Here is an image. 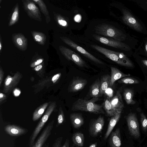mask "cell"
<instances>
[{
    "instance_id": "obj_1",
    "label": "cell",
    "mask_w": 147,
    "mask_h": 147,
    "mask_svg": "<svg viewBox=\"0 0 147 147\" xmlns=\"http://www.w3.org/2000/svg\"><path fill=\"white\" fill-rule=\"evenodd\" d=\"M99 100V98L95 97L89 100L79 98L73 104L71 110L88 112L96 114H104L102 106L95 103Z\"/></svg>"
},
{
    "instance_id": "obj_2",
    "label": "cell",
    "mask_w": 147,
    "mask_h": 147,
    "mask_svg": "<svg viewBox=\"0 0 147 147\" xmlns=\"http://www.w3.org/2000/svg\"><path fill=\"white\" fill-rule=\"evenodd\" d=\"M95 34L110 38L121 42L124 40L126 36L120 30L109 23H102L94 28Z\"/></svg>"
},
{
    "instance_id": "obj_3",
    "label": "cell",
    "mask_w": 147,
    "mask_h": 147,
    "mask_svg": "<svg viewBox=\"0 0 147 147\" xmlns=\"http://www.w3.org/2000/svg\"><path fill=\"white\" fill-rule=\"evenodd\" d=\"M56 107V104L55 102H52L50 105L44 115L37 124L30 137L28 143L29 147H31L34 144L36 138L44 126Z\"/></svg>"
},
{
    "instance_id": "obj_4",
    "label": "cell",
    "mask_w": 147,
    "mask_h": 147,
    "mask_svg": "<svg viewBox=\"0 0 147 147\" xmlns=\"http://www.w3.org/2000/svg\"><path fill=\"white\" fill-rule=\"evenodd\" d=\"M60 38L66 44L90 60L97 64H104L103 62L96 58L69 38L66 37H61Z\"/></svg>"
},
{
    "instance_id": "obj_5",
    "label": "cell",
    "mask_w": 147,
    "mask_h": 147,
    "mask_svg": "<svg viewBox=\"0 0 147 147\" xmlns=\"http://www.w3.org/2000/svg\"><path fill=\"white\" fill-rule=\"evenodd\" d=\"M126 121L130 135L136 139L139 138L140 136L139 126L136 113H129L126 117Z\"/></svg>"
},
{
    "instance_id": "obj_6",
    "label": "cell",
    "mask_w": 147,
    "mask_h": 147,
    "mask_svg": "<svg viewBox=\"0 0 147 147\" xmlns=\"http://www.w3.org/2000/svg\"><path fill=\"white\" fill-rule=\"evenodd\" d=\"M92 36L93 38L96 41L107 46L125 51H128L131 49L130 47L127 44L112 38L95 34H93Z\"/></svg>"
},
{
    "instance_id": "obj_7",
    "label": "cell",
    "mask_w": 147,
    "mask_h": 147,
    "mask_svg": "<svg viewBox=\"0 0 147 147\" xmlns=\"http://www.w3.org/2000/svg\"><path fill=\"white\" fill-rule=\"evenodd\" d=\"M24 10L31 18L41 22L42 18L40 10L32 0L22 1Z\"/></svg>"
},
{
    "instance_id": "obj_8",
    "label": "cell",
    "mask_w": 147,
    "mask_h": 147,
    "mask_svg": "<svg viewBox=\"0 0 147 147\" xmlns=\"http://www.w3.org/2000/svg\"><path fill=\"white\" fill-rule=\"evenodd\" d=\"M59 49L61 53L68 60L72 61L79 67H87L85 61L74 51L63 46H60Z\"/></svg>"
},
{
    "instance_id": "obj_9",
    "label": "cell",
    "mask_w": 147,
    "mask_h": 147,
    "mask_svg": "<svg viewBox=\"0 0 147 147\" xmlns=\"http://www.w3.org/2000/svg\"><path fill=\"white\" fill-rule=\"evenodd\" d=\"M90 46L92 48L107 57L117 64L123 66L131 67L128 64L121 59L115 53L114 51L95 45H91Z\"/></svg>"
},
{
    "instance_id": "obj_10",
    "label": "cell",
    "mask_w": 147,
    "mask_h": 147,
    "mask_svg": "<svg viewBox=\"0 0 147 147\" xmlns=\"http://www.w3.org/2000/svg\"><path fill=\"white\" fill-rule=\"evenodd\" d=\"M54 123L53 120L48 124L31 147H43L51 134Z\"/></svg>"
},
{
    "instance_id": "obj_11",
    "label": "cell",
    "mask_w": 147,
    "mask_h": 147,
    "mask_svg": "<svg viewBox=\"0 0 147 147\" xmlns=\"http://www.w3.org/2000/svg\"><path fill=\"white\" fill-rule=\"evenodd\" d=\"M104 117L99 116L96 119H93L90 122L89 127L90 135L93 137L98 136L102 132L105 124Z\"/></svg>"
},
{
    "instance_id": "obj_12",
    "label": "cell",
    "mask_w": 147,
    "mask_h": 147,
    "mask_svg": "<svg viewBox=\"0 0 147 147\" xmlns=\"http://www.w3.org/2000/svg\"><path fill=\"white\" fill-rule=\"evenodd\" d=\"M122 20L123 22L133 29L139 32H141L142 28L139 22L127 10L123 9Z\"/></svg>"
},
{
    "instance_id": "obj_13",
    "label": "cell",
    "mask_w": 147,
    "mask_h": 147,
    "mask_svg": "<svg viewBox=\"0 0 147 147\" xmlns=\"http://www.w3.org/2000/svg\"><path fill=\"white\" fill-rule=\"evenodd\" d=\"M5 131L11 136H18L25 135L28 132L26 128L14 125H7L4 127Z\"/></svg>"
},
{
    "instance_id": "obj_14",
    "label": "cell",
    "mask_w": 147,
    "mask_h": 147,
    "mask_svg": "<svg viewBox=\"0 0 147 147\" xmlns=\"http://www.w3.org/2000/svg\"><path fill=\"white\" fill-rule=\"evenodd\" d=\"M12 38L14 44L19 50L24 51L27 49V40L22 34H14L12 35Z\"/></svg>"
},
{
    "instance_id": "obj_15",
    "label": "cell",
    "mask_w": 147,
    "mask_h": 147,
    "mask_svg": "<svg viewBox=\"0 0 147 147\" xmlns=\"http://www.w3.org/2000/svg\"><path fill=\"white\" fill-rule=\"evenodd\" d=\"M87 83L85 79L79 78L74 79L69 86L68 91L70 92L79 91L84 87Z\"/></svg>"
},
{
    "instance_id": "obj_16",
    "label": "cell",
    "mask_w": 147,
    "mask_h": 147,
    "mask_svg": "<svg viewBox=\"0 0 147 147\" xmlns=\"http://www.w3.org/2000/svg\"><path fill=\"white\" fill-rule=\"evenodd\" d=\"M109 142L110 147H120L121 141L120 129L117 128L110 134Z\"/></svg>"
},
{
    "instance_id": "obj_17",
    "label": "cell",
    "mask_w": 147,
    "mask_h": 147,
    "mask_svg": "<svg viewBox=\"0 0 147 147\" xmlns=\"http://www.w3.org/2000/svg\"><path fill=\"white\" fill-rule=\"evenodd\" d=\"M113 108L117 111H122L124 105L120 91L118 90L116 94L110 100Z\"/></svg>"
},
{
    "instance_id": "obj_18",
    "label": "cell",
    "mask_w": 147,
    "mask_h": 147,
    "mask_svg": "<svg viewBox=\"0 0 147 147\" xmlns=\"http://www.w3.org/2000/svg\"><path fill=\"white\" fill-rule=\"evenodd\" d=\"M122 111H117L115 114L112 116L109 122L107 129L104 135V139L106 140L110 134L112 130L119 121L121 113Z\"/></svg>"
},
{
    "instance_id": "obj_19",
    "label": "cell",
    "mask_w": 147,
    "mask_h": 147,
    "mask_svg": "<svg viewBox=\"0 0 147 147\" xmlns=\"http://www.w3.org/2000/svg\"><path fill=\"white\" fill-rule=\"evenodd\" d=\"M20 74L18 73L16 74L13 77L9 75L8 76L5 81L3 91L6 92H8L11 89H12L18 82L20 78Z\"/></svg>"
},
{
    "instance_id": "obj_20",
    "label": "cell",
    "mask_w": 147,
    "mask_h": 147,
    "mask_svg": "<svg viewBox=\"0 0 147 147\" xmlns=\"http://www.w3.org/2000/svg\"><path fill=\"white\" fill-rule=\"evenodd\" d=\"M69 117L72 125L76 129L80 128L84 123V119L81 113H71Z\"/></svg>"
},
{
    "instance_id": "obj_21",
    "label": "cell",
    "mask_w": 147,
    "mask_h": 147,
    "mask_svg": "<svg viewBox=\"0 0 147 147\" xmlns=\"http://www.w3.org/2000/svg\"><path fill=\"white\" fill-rule=\"evenodd\" d=\"M111 76L110 87L112 86L117 80L122 78L130 76L129 74L123 73L116 67H111Z\"/></svg>"
},
{
    "instance_id": "obj_22",
    "label": "cell",
    "mask_w": 147,
    "mask_h": 147,
    "mask_svg": "<svg viewBox=\"0 0 147 147\" xmlns=\"http://www.w3.org/2000/svg\"><path fill=\"white\" fill-rule=\"evenodd\" d=\"M111 76L109 75L103 76L101 78L100 85V96H102L110 87Z\"/></svg>"
},
{
    "instance_id": "obj_23",
    "label": "cell",
    "mask_w": 147,
    "mask_h": 147,
    "mask_svg": "<svg viewBox=\"0 0 147 147\" xmlns=\"http://www.w3.org/2000/svg\"><path fill=\"white\" fill-rule=\"evenodd\" d=\"M100 81L99 78L97 79L91 86L90 94L91 97L99 98L100 96Z\"/></svg>"
},
{
    "instance_id": "obj_24",
    "label": "cell",
    "mask_w": 147,
    "mask_h": 147,
    "mask_svg": "<svg viewBox=\"0 0 147 147\" xmlns=\"http://www.w3.org/2000/svg\"><path fill=\"white\" fill-rule=\"evenodd\" d=\"M32 1L38 5L41 12L45 17L47 23L48 24L51 21V18L46 4L42 0H32Z\"/></svg>"
},
{
    "instance_id": "obj_25",
    "label": "cell",
    "mask_w": 147,
    "mask_h": 147,
    "mask_svg": "<svg viewBox=\"0 0 147 147\" xmlns=\"http://www.w3.org/2000/svg\"><path fill=\"white\" fill-rule=\"evenodd\" d=\"M123 95L126 103L129 105H133L136 103L133 99L134 96L133 90L130 88H126L123 90Z\"/></svg>"
},
{
    "instance_id": "obj_26",
    "label": "cell",
    "mask_w": 147,
    "mask_h": 147,
    "mask_svg": "<svg viewBox=\"0 0 147 147\" xmlns=\"http://www.w3.org/2000/svg\"><path fill=\"white\" fill-rule=\"evenodd\" d=\"M102 106L107 115L109 116L112 117L117 112L113 108L110 102V99L108 96L104 99Z\"/></svg>"
},
{
    "instance_id": "obj_27",
    "label": "cell",
    "mask_w": 147,
    "mask_h": 147,
    "mask_svg": "<svg viewBox=\"0 0 147 147\" xmlns=\"http://www.w3.org/2000/svg\"><path fill=\"white\" fill-rule=\"evenodd\" d=\"M72 141L75 145L79 147H82L84 144V134L80 132L74 133L72 137Z\"/></svg>"
},
{
    "instance_id": "obj_28",
    "label": "cell",
    "mask_w": 147,
    "mask_h": 147,
    "mask_svg": "<svg viewBox=\"0 0 147 147\" xmlns=\"http://www.w3.org/2000/svg\"><path fill=\"white\" fill-rule=\"evenodd\" d=\"M31 33L34 40L38 43L41 45H45L46 36L44 34L36 31H31Z\"/></svg>"
},
{
    "instance_id": "obj_29",
    "label": "cell",
    "mask_w": 147,
    "mask_h": 147,
    "mask_svg": "<svg viewBox=\"0 0 147 147\" xmlns=\"http://www.w3.org/2000/svg\"><path fill=\"white\" fill-rule=\"evenodd\" d=\"M48 104V102H46L36 109L33 115L32 120L33 121H36L41 117L47 107Z\"/></svg>"
},
{
    "instance_id": "obj_30",
    "label": "cell",
    "mask_w": 147,
    "mask_h": 147,
    "mask_svg": "<svg viewBox=\"0 0 147 147\" xmlns=\"http://www.w3.org/2000/svg\"><path fill=\"white\" fill-rule=\"evenodd\" d=\"M19 17V5L17 3L15 6L13 13L11 15L9 26H11L16 23L18 21Z\"/></svg>"
},
{
    "instance_id": "obj_31",
    "label": "cell",
    "mask_w": 147,
    "mask_h": 147,
    "mask_svg": "<svg viewBox=\"0 0 147 147\" xmlns=\"http://www.w3.org/2000/svg\"><path fill=\"white\" fill-rule=\"evenodd\" d=\"M118 82L120 84H136L140 83L139 81L136 79L129 76L120 79Z\"/></svg>"
},
{
    "instance_id": "obj_32",
    "label": "cell",
    "mask_w": 147,
    "mask_h": 147,
    "mask_svg": "<svg viewBox=\"0 0 147 147\" xmlns=\"http://www.w3.org/2000/svg\"><path fill=\"white\" fill-rule=\"evenodd\" d=\"M65 117L62 108L60 107L59 108L57 122L56 125V127H57L63 124L65 122Z\"/></svg>"
},
{
    "instance_id": "obj_33",
    "label": "cell",
    "mask_w": 147,
    "mask_h": 147,
    "mask_svg": "<svg viewBox=\"0 0 147 147\" xmlns=\"http://www.w3.org/2000/svg\"><path fill=\"white\" fill-rule=\"evenodd\" d=\"M54 15L55 20L59 25L63 27L67 26V22L63 16L58 14L54 13Z\"/></svg>"
},
{
    "instance_id": "obj_34",
    "label": "cell",
    "mask_w": 147,
    "mask_h": 147,
    "mask_svg": "<svg viewBox=\"0 0 147 147\" xmlns=\"http://www.w3.org/2000/svg\"><path fill=\"white\" fill-rule=\"evenodd\" d=\"M140 121L142 129L144 132L147 130V118L143 113L140 114Z\"/></svg>"
},
{
    "instance_id": "obj_35",
    "label": "cell",
    "mask_w": 147,
    "mask_h": 147,
    "mask_svg": "<svg viewBox=\"0 0 147 147\" xmlns=\"http://www.w3.org/2000/svg\"><path fill=\"white\" fill-rule=\"evenodd\" d=\"M63 139V137L62 136L57 138L53 144L52 147H61ZM43 147H49V144L48 143H45Z\"/></svg>"
},
{
    "instance_id": "obj_36",
    "label": "cell",
    "mask_w": 147,
    "mask_h": 147,
    "mask_svg": "<svg viewBox=\"0 0 147 147\" xmlns=\"http://www.w3.org/2000/svg\"><path fill=\"white\" fill-rule=\"evenodd\" d=\"M44 59L42 58H39L32 63L30 65V67H34L37 66L41 63L43 61Z\"/></svg>"
},
{
    "instance_id": "obj_37",
    "label": "cell",
    "mask_w": 147,
    "mask_h": 147,
    "mask_svg": "<svg viewBox=\"0 0 147 147\" xmlns=\"http://www.w3.org/2000/svg\"><path fill=\"white\" fill-rule=\"evenodd\" d=\"M61 75V74L59 73L53 76L52 78V81L54 83H55L59 79Z\"/></svg>"
},
{
    "instance_id": "obj_38",
    "label": "cell",
    "mask_w": 147,
    "mask_h": 147,
    "mask_svg": "<svg viewBox=\"0 0 147 147\" xmlns=\"http://www.w3.org/2000/svg\"><path fill=\"white\" fill-rule=\"evenodd\" d=\"M13 93L15 96H18L20 94L21 91L18 89L16 88L14 90Z\"/></svg>"
},
{
    "instance_id": "obj_39",
    "label": "cell",
    "mask_w": 147,
    "mask_h": 147,
    "mask_svg": "<svg viewBox=\"0 0 147 147\" xmlns=\"http://www.w3.org/2000/svg\"><path fill=\"white\" fill-rule=\"evenodd\" d=\"M69 141L68 138H67L63 145L62 147H69Z\"/></svg>"
},
{
    "instance_id": "obj_40",
    "label": "cell",
    "mask_w": 147,
    "mask_h": 147,
    "mask_svg": "<svg viewBox=\"0 0 147 147\" xmlns=\"http://www.w3.org/2000/svg\"><path fill=\"white\" fill-rule=\"evenodd\" d=\"M3 71L1 68V67L0 69V85L1 84V82L3 80Z\"/></svg>"
},
{
    "instance_id": "obj_41",
    "label": "cell",
    "mask_w": 147,
    "mask_h": 147,
    "mask_svg": "<svg viewBox=\"0 0 147 147\" xmlns=\"http://www.w3.org/2000/svg\"><path fill=\"white\" fill-rule=\"evenodd\" d=\"M42 65L41 64H40V65L37 66L36 67H35L34 69L35 71H38L42 69Z\"/></svg>"
},
{
    "instance_id": "obj_42",
    "label": "cell",
    "mask_w": 147,
    "mask_h": 147,
    "mask_svg": "<svg viewBox=\"0 0 147 147\" xmlns=\"http://www.w3.org/2000/svg\"><path fill=\"white\" fill-rule=\"evenodd\" d=\"M5 98V95L3 93H0V101L1 102V100H3V99Z\"/></svg>"
},
{
    "instance_id": "obj_43",
    "label": "cell",
    "mask_w": 147,
    "mask_h": 147,
    "mask_svg": "<svg viewBox=\"0 0 147 147\" xmlns=\"http://www.w3.org/2000/svg\"><path fill=\"white\" fill-rule=\"evenodd\" d=\"M97 143L96 142L90 146L89 147H96L97 145Z\"/></svg>"
},
{
    "instance_id": "obj_44",
    "label": "cell",
    "mask_w": 147,
    "mask_h": 147,
    "mask_svg": "<svg viewBox=\"0 0 147 147\" xmlns=\"http://www.w3.org/2000/svg\"><path fill=\"white\" fill-rule=\"evenodd\" d=\"M143 63L147 67V60H142Z\"/></svg>"
},
{
    "instance_id": "obj_45",
    "label": "cell",
    "mask_w": 147,
    "mask_h": 147,
    "mask_svg": "<svg viewBox=\"0 0 147 147\" xmlns=\"http://www.w3.org/2000/svg\"><path fill=\"white\" fill-rule=\"evenodd\" d=\"M1 38H0V52L1 51V49H2V42H1Z\"/></svg>"
},
{
    "instance_id": "obj_46",
    "label": "cell",
    "mask_w": 147,
    "mask_h": 147,
    "mask_svg": "<svg viewBox=\"0 0 147 147\" xmlns=\"http://www.w3.org/2000/svg\"><path fill=\"white\" fill-rule=\"evenodd\" d=\"M145 49L146 51L147 52V42H146V43L145 44Z\"/></svg>"
},
{
    "instance_id": "obj_47",
    "label": "cell",
    "mask_w": 147,
    "mask_h": 147,
    "mask_svg": "<svg viewBox=\"0 0 147 147\" xmlns=\"http://www.w3.org/2000/svg\"><path fill=\"white\" fill-rule=\"evenodd\" d=\"M146 89H147V87H146Z\"/></svg>"
},
{
    "instance_id": "obj_48",
    "label": "cell",
    "mask_w": 147,
    "mask_h": 147,
    "mask_svg": "<svg viewBox=\"0 0 147 147\" xmlns=\"http://www.w3.org/2000/svg\"></svg>"
}]
</instances>
